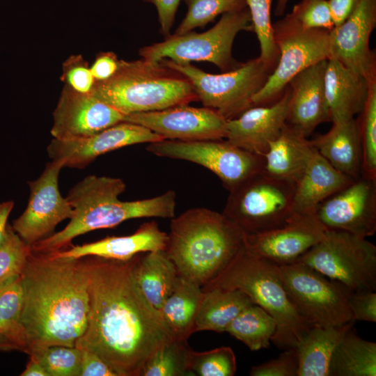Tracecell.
Returning <instances> with one entry per match:
<instances>
[{
    "instance_id": "cell-1",
    "label": "cell",
    "mask_w": 376,
    "mask_h": 376,
    "mask_svg": "<svg viewBox=\"0 0 376 376\" xmlns=\"http://www.w3.org/2000/svg\"><path fill=\"white\" fill-rule=\"evenodd\" d=\"M129 260L83 257L86 265L90 309L75 347L102 358L118 376H140L146 362L176 339L160 311L145 297Z\"/></svg>"
},
{
    "instance_id": "cell-2",
    "label": "cell",
    "mask_w": 376,
    "mask_h": 376,
    "mask_svg": "<svg viewBox=\"0 0 376 376\" xmlns=\"http://www.w3.org/2000/svg\"><path fill=\"white\" fill-rule=\"evenodd\" d=\"M21 278L24 352L52 345L75 346L86 329L90 309L84 258L31 251Z\"/></svg>"
},
{
    "instance_id": "cell-3",
    "label": "cell",
    "mask_w": 376,
    "mask_h": 376,
    "mask_svg": "<svg viewBox=\"0 0 376 376\" xmlns=\"http://www.w3.org/2000/svg\"><path fill=\"white\" fill-rule=\"evenodd\" d=\"M125 189V182L119 178L86 176L70 189L66 197L73 210L69 223L61 230L35 243L31 251L52 253L63 250L77 236L113 228L129 219L175 217L174 191L168 190L152 198L123 201L118 196Z\"/></svg>"
},
{
    "instance_id": "cell-4",
    "label": "cell",
    "mask_w": 376,
    "mask_h": 376,
    "mask_svg": "<svg viewBox=\"0 0 376 376\" xmlns=\"http://www.w3.org/2000/svg\"><path fill=\"white\" fill-rule=\"evenodd\" d=\"M245 233L223 213L196 207L173 217L165 252L178 274L205 287L244 246Z\"/></svg>"
},
{
    "instance_id": "cell-5",
    "label": "cell",
    "mask_w": 376,
    "mask_h": 376,
    "mask_svg": "<svg viewBox=\"0 0 376 376\" xmlns=\"http://www.w3.org/2000/svg\"><path fill=\"white\" fill-rule=\"evenodd\" d=\"M212 288L240 290L269 313L276 322L271 341L280 349L295 347L302 336L313 326L289 298L279 276V265L245 246L202 290Z\"/></svg>"
},
{
    "instance_id": "cell-6",
    "label": "cell",
    "mask_w": 376,
    "mask_h": 376,
    "mask_svg": "<svg viewBox=\"0 0 376 376\" xmlns=\"http://www.w3.org/2000/svg\"><path fill=\"white\" fill-rule=\"evenodd\" d=\"M125 115L198 101L191 81L161 60H120L116 72L95 83L91 93Z\"/></svg>"
},
{
    "instance_id": "cell-7",
    "label": "cell",
    "mask_w": 376,
    "mask_h": 376,
    "mask_svg": "<svg viewBox=\"0 0 376 376\" xmlns=\"http://www.w3.org/2000/svg\"><path fill=\"white\" fill-rule=\"evenodd\" d=\"M253 30L251 14L246 7L224 13L218 22L205 32L191 31L182 35H170L162 42L141 47L139 55L149 61L169 59L180 65L207 61L227 72L242 63L232 54L236 36L240 31Z\"/></svg>"
},
{
    "instance_id": "cell-8",
    "label": "cell",
    "mask_w": 376,
    "mask_h": 376,
    "mask_svg": "<svg viewBox=\"0 0 376 376\" xmlns=\"http://www.w3.org/2000/svg\"><path fill=\"white\" fill-rule=\"evenodd\" d=\"M295 187L261 171L229 191L222 213L246 234L279 228L293 216Z\"/></svg>"
},
{
    "instance_id": "cell-9",
    "label": "cell",
    "mask_w": 376,
    "mask_h": 376,
    "mask_svg": "<svg viewBox=\"0 0 376 376\" xmlns=\"http://www.w3.org/2000/svg\"><path fill=\"white\" fill-rule=\"evenodd\" d=\"M161 61L188 78L198 101L227 120L253 107V96L264 86L272 73L259 56L221 74L207 73L190 63L180 65L169 59Z\"/></svg>"
},
{
    "instance_id": "cell-10",
    "label": "cell",
    "mask_w": 376,
    "mask_h": 376,
    "mask_svg": "<svg viewBox=\"0 0 376 376\" xmlns=\"http://www.w3.org/2000/svg\"><path fill=\"white\" fill-rule=\"evenodd\" d=\"M352 292L375 291L376 246L367 238L327 230L299 260Z\"/></svg>"
},
{
    "instance_id": "cell-11",
    "label": "cell",
    "mask_w": 376,
    "mask_h": 376,
    "mask_svg": "<svg viewBox=\"0 0 376 376\" xmlns=\"http://www.w3.org/2000/svg\"><path fill=\"white\" fill-rule=\"evenodd\" d=\"M283 287L299 313L313 325L338 326L352 320V292L300 261L279 265Z\"/></svg>"
},
{
    "instance_id": "cell-12",
    "label": "cell",
    "mask_w": 376,
    "mask_h": 376,
    "mask_svg": "<svg viewBox=\"0 0 376 376\" xmlns=\"http://www.w3.org/2000/svg\"><path fill=\"white\" fill-rule=\"evenodd\" d=\"M272 25L279 61L264 86L253 96V106L274 103L295 75L329 58V30L302 29L284 17Z\"/></svg>"
},
{
    "instance_id": "cell-13",
    "label": "cell",
    "mask_w": 376,
    "mask_h": 376,
    "mask_svg": "<svg viewBox=\"0 0 376 376\" xmlns=\"http://www.w3.org/2000/svg\"><path fill=\"white\" fill-rule=\"evenodd\" d=\"M146 150L156 156L185 160L207 169L228 191L263 171L265 164L263 156L245 150L227 139H163L148 143Z\"/></svg>"
},
{
    "instance_id": "cell-14",
    "label": "cell",
    "mask_w": 376,
    "mask_h": 376,
    "mask_svg": "<svg viewBox=\"0 0 376 376\" xmlns=\"http://www.w3.org/2000/svg\"><path fill=\"white\" fill-rule=\"evenodd\" d=\"M63 168L61 162L52 160L36 180L28 182L27 206L12 228L31 246L51 235L58 224L72 216L71 205L59 190L58 178Z\"/></svg>"
},
{
    "instance_id": "cell-15",
    "label": "cell",
    "mask_w": 376,
    "mask_h": 376,
    "mask_svg": "<svg viewBox=\"0 0 376 376\" xmlns=\"http://www.w3.org/2000/svg\"><path fill=\"white\" fill-rule=\"evenodd\" d=\"M327 229L368 238L376 231V180L361 176L334 193L315 209Z\"/></svg>"
},
{
    "instance_id": "cell-16",
    "label": "cell",
    "mask_w": 376,
    "mask_h": 376,
    "mask_svg": "<svg viewBox=\"0 0 376 376\" xmlns=\"http://www.w3.org/2000/svg\"><path fill=\"white\" fill-rule=\"evenodd\" d=\"M125 122L141 125L164 139L181 141L226 137L228 120L210 108L181 104L159 111L127 114Z\"/></svg>"
},
{
    "instance_id": "cell-17",
    "label": "cell",
    "mask_w": 376,
    "mask_h": 376,
    "mask_svg": "<svg viewBox=\"0 0 376 376\" xmlns=\"http://www.w3.org/2000/svg\"><path fill=\"white\" fill-rule=\"evenodd\" d=\"M376 26V0H359L349 17L329 31V58L368 81L376 79L375 54L370 37Z\"/></svg>"
},
{
    "instance_id": "cell-18",
    "label": "cell",
    "mask_w": 376,
    "mask_h": 376,
    "mask_svg": "<svg viewBox=\"0 0 376 376\" xmlns=\"http://www.w3.org/2000/svg\"><path fill=\"white\" fill-rule=\"evenodd\" d=\"M163 139L144 126L124 121L86 137L53 138L47 151L51 160L61 162L63 167L82 169L107 152L128 146Z\"/></svg>"
},
{
    "instance_id": "cell-19",
    "label": "cell",
    "mask_w": 376,
    "mask_h": 376,
    "mask_svg": "<svg viewBox=\"0 0 376 376\" xmlns=\"http://www.w3.org/2000/svg\"><path fill=\"white\" fill-rule=\"evenodd\" d=\"M327 228L315 214L293 215L284 225L263 233L246 234L244 246L277 265L297 261L324 236Z\"/></svg>"
},
{
    "instance_id": "cell-20",
    "label": "cell",
    "mask_w": 376,
    "mask_h": 376,
    "mask_svg": "<svg viewBox=\"0 0 376 376\" xmlns=\"http://www.w3.org/2000/svg\"><path fill=\"white\" fill-rule=\"evenodd\" d=\"M125 116L92 94L64 86L53 112L50 133L58 139L86 137L124 122Z\"/></svg>"
},
{
    "instance_id": "cell-21",
    "label": "cell",
    "mask_w": 376,
    "mask_h": 376,
    "mask_svg": "<svg viewBox=\"0 0 376 376\" xmlns=\"http://www.w3.org/2000/svg\"><path fill=\"white\" fill-rule=\"evenodd\" d=\"M290 97L288 86L274 103L253 106L228 120L226 139L245 150L263 157L270 141L279 136L286 123Z\"/></svg>"
},
{
    "instance_id": "cell-22",
    "label": "cell",
    "mask_w": 376,
    "mask_h": 376,
    "mask_svg": "<svg viewBox=\"0 0 376 376\" xmlns=\"http://www.w3.org/2000/svg\"><path fill=\"white\" fill-rule=\"evenodd\" d=\"M327 60L301 71L288 85L290 97L286 123L306 137L320 124L331 122L324 93Z\"/></svg>"
},
{
    "instance_id": "cell-23",
    "label": "cell",
    "mask_w": 376,
    "mask_h": 376,
    "mask_svg": "<svg viewBox=\"0 0 376 376\" xmlns=\"http://www.w3.org/2000/svg\"><path fill=\"white\" fill-rule=\"evenodd\" d=\"M167 241L168 233L162 231L157 222L152 221L143 224L129 235L107 237L52 253L63 258H80L93 256L125 261L140 253L165 250Z\"/></svg>"
},
{
    "instance_id": "cell-24",
    "label": "cell",
    "mask_w": 376,
    "mask_h": 376,
    "mask_svg": "<svg viewBox=\"0 0 376 376\" xmlns=\"http://www.w3.org/2000/svg\"><path fill=\"white\" fill-rule=\"evenodd\" d=\"M370 81L340 62L327 60L324 93L331 123L354 118L361 112L368 97Z\"/></svg>"
},
{
    "instance_id": "cell-25",
    "label": "cell",
    "mask_w": 376,
    "mask_h": 376,
    "mask_svg": "<svg viewBox=\"0 0 376 376\" xmlns=\"http://www.w3.org/2000/svg\"><path fill=\"white\" fill-rule=\"evenodd\" d=\"M354 180L335 169L314 148L304 171L295 182L293 215L315 214L321 202Z\"/></svg>"
},
{
    "instance_id": "cell-26",
    "label": "cell",
    "mask_w": 376,
    "mask_h": 376,
    "mask_svg": "<svg viewBox=\"0 0 376 376\" xmlns=\"http://www.w3.org/2000/svg\"><path fill=\"white\" fill-rule=\"evenodd\" d=\"M312 146L335 169L352 178L362 176V153L357 119L332 123L325 134L311 140Z\"/></svg>"
},
{
    "instance_id": "cell-27",
    "label": "cell",
    "mask_w": 376,
    "mask_h": 376,
    "mask_svg": "<svg viewBox=\"0 0 376 376\" xmlns=\"http://www.w3.org/2000/svg\"><path fill=\"white\" fill-rule=\"evenodd\" d=\"M314 148L311 140L287 123L269 143L263 155V172L283 180L296 182L304 171Z\"/></svg>"
},
{
    "instance_id": "cell-28",
    "label": "cell",
    "mask_w": 376,
    "mask_h": 376,
    "mask_svg": "<svg viewBox=\"0 0 376 376\" xmlns=\"http://www.w3.org/2000/svg\"><path fill=\"white\" fill-rule=\"evenodd\" d=\"M355 320L338 326H312L299 339L297 376H329L333 354Z\"/></svg>"
},
{
    "instance_id": "cell-29",
    "label": "cell",
    "mask_w": 376,
    "mask_h": 376,
    "mask_svg": "<svg viewBox=\"0 0 376 376\" xmlns=\"http://www.w3.org/2000/svg\"><path fill=\"white\" fill-rule=\"evenodd\" d=\"M134 279L148 301L160 310L172 292L178 277L173 261L164 250L136 256L132 267Z\"/></svg>"
},
{
    "instance_id": "cell-30",
    "label": "cell",
    "mask_w": 376,
    "mask_h": 376,
    "mask_svg": "<svg viewBox=\"0 0 376 376\" xmlns=\"http://www.w3.org/2000/svg\"><path fill=\"white\" fill-rule=\"evenodd\" d=\"M203 293L197 283L178 275L172 292L159 310L177 340L187 341L195 333V321Z\"/></svg>"
},
{
    "instance_id": "cell-31",
    "label": "cell",
    "mask_w": 376,
    "mask_h": 376,
    "mask_svg": "<svg viewBox=\"0 0 376 376\" xmlns=\"http://www.w3.org/2000/svg\"><path fill=\"white\" fill-rule=\"evenodd\" d=\"M252 304L247 295L237 290L212 288L205 290L196 318L195 332H225L232 320Z\"/></svg>"
},
{
    "instance_id": "cell-32",
    "label": "cell",
    "mask_w": 376,
    "mask_h": 376,
    "mask_svg": "<svg viewBox=\"0 0 376 376\" xmlns=\"http://www.w3.org/2000/svg\"><path fill=\"white\" fill-rule=\"evenodd\" d=\"M376 343L349 329L331 357L329 376H375Z\"/></svg>"
},
{
    "instance_id": "cell-33",
    "label": "cell",
    "mask_w": 376,
    "mask_h": 376,
    "mask_svg": "<svg viewBox=\"0 0 376 376\" xmlns=\"http://www.w3.org/2000/svg\"><path fill=\"white\" fill-rule=\"evenodd\" d=\"M276 329L274 318L262 307L252 304L228 325L225 332L242 342L251 351L269 346Z\"/></svg>"
},
{
    "instance_id": "cell-34",
    "label": "cell",
    "mask_w": 376,
    "mask_h": 376,
    "mask_svg": "<svg viewBox=\"0 0 376 376\" xmlns=\"http://www.w3.org/2000/svg\"><path fill=\"white\" fill-rule=\"evenodd\" d=\"M24 303V289L21 276L0 287V331L19 348L25 351L20 323Z\"/></svg>"
},
{
    "instance_id": "cell-35",
    "label": "cell",
    "mask_w": 376,
    "mask_h": 376,
    "mask_svg": "<svg viewBox=\"0 0 376 376\" xmlns=\"http://www.w3.org/2000/svg\"><path fill=\"white\" fill-rule=\"evenodd\" d=\"M362 153V176L376 180V79L370 81L365 105L357 119Z\"/></svg>"
},
{
    "instance_id": "cell-36",
    "label": "cell",
    "mask_w": 376,
    "mask_h": 376,
    "mask_svg": "<svg viewBox=\"0 0 376 376\" xmlns=\"http://www.w3.org/2000/svg\"><path fill=\"white\" fill-rule=\"evenodd\" d=\"M251 17L253 31L260 44L259 57L272 72L277 65L279 53L271 22L272 0H245Z\"/></svg>"
},
{
    "instance_id": "cell-37",
    "label": "cell",
    "mask_w": 376,
    "mask_h": 376,
    "mask_svg": "<svg viewBox=\"0 0 376 376\" xmlns=\"http://www.w3.org/2000/svg\"><path fill=\"white\" fill-rule=\"evenodd\" d=\"M187 12L174 35H182L198 27H203L219 15L242 10L245 0H183Z\"/></svg>"
},
{
    "instance_id": "cell-38",
    "label": "cell",
    "mask_w": 376,
    "mask_h": 376,
    "mask_svg": "<svg viewBox=\"0 0 376 376\" xmlns=\"http://www.w3.org/2000/svg\"><path fill=\"white\" fill-rule=\"evenodd\" d=\"M187 341L175 339L161 347L145 364L142 376L191 375L187 368Z\"/></svg>"
},
{
    "instance_id": "cell-39",
    "label": "cell",
    "mask_w": 376,
    "mask_h": 376,
    "mask_svg": "<svg viewBox=\"0 0 376 376\" xmlns=\"http://www.w3.org/2000/svg\"><path fill=\"white\" fill-rule=\"evenodd\" d=\"M187 368L191 375L233 376L237 370L236 357L228 346L196 352L189 348Z\"/></svg>"
},
{
    "instance_id": "cell-40",
    "label": "cell",
    "mask_w": 376,
    "mask_h": 376,
    "mask_svg": "<svg viewBox=\"0 0 376 376\" xmlns=\"http://www.w3.org/2000/svg\"><path fill=\"white\" fill-rule=\"evenodd\" d=\"M29 355L43 367L48 376H80L81 351L75 346L52 345Z\"/></svg>"
},
{
    "instance_id": "cell-41",
    "label": "cell",
    "mask_w": 376,
    "mask_h": 376,
    "mask_svg": "<svg viewBox=\"0 0 376 376\" xmlns=\"http://www.w3.org/2000/svg\"><path fill=\"white\" fill-rule=\"evenodd\" d=\"M31 252V246L8 225L0 243V287L21 276Z\"/></svg>"
},
{
    "instance_id": "cell-42",
    "label": "cell",
    "mask_w": 376,
    "mask_h": 376,
    "mask_svg": "<svg viewBox=\"0 0 376 376\" xmlns=\"http://www.w3.org/2000/svg\"><path fill=\"white\" fill-rule=\"evenodd\" d=\"M284 18L302 29L330 31L334 27L328 0H301Z\"/></svg>"
},
{
    "instance_id": "cell-43",
    "label": "cell",
    "mask_w": 376,
    "mask_h": 376,
    "mask_svg": "<svg viewBox=\"0 0 376 376\" xmlns=\"http://www.w3.org/2000/svg\"><path fill=\"white\" fill-rule=\"evenodd\" d=\"M64 86L80 93L91 94L95 85L88 61L81 54L69 56L62 65Z\"/></svg>"
},
{
    "instance_id": "cell-44",
    "label": "cell",
    "mask_w": 376,
    "mask_h": 376,
    "mask_svg": "<svg viewBox=\"0 0 376 376\" xmlns=\"http://www.w3.org/2000/svg\"><path fill=\"white\" fill-rule=\"evenodd\" d=\"M298 355L296 347L284 350L278 357L252 366L251 376H297Z\"/></svg>"
},
{
    "instance_id": "cell-45",
    "label": "cell",
    "mask_w": 376,
    "mask_h": 376,
    "mask_svg": "<svg viewBox=\"0 0 376 376\" xmlns=\"http://www.w3.org/2000/svg\"><path fill=\"white\" fill-rule=\"evenodd\" d=\"M349 305L352 320L376 322V293L375 291L352 292Z\"/></svg>"
},
{
    "instance_id": "cell-46",
    "label": "cell",
    "mask_w": 376,
    "mask_h": 376,
    "mask_svg": "<svg viewBox=\"0 0 376 376\" xmlns=\"http://www.w3.org/2000/svg\"><path fill=\"white\" fill-rule=\"evenodd\" d=\"M120 60L112 52H102L97 54L90 66L95 83L111 78L118 70Z\"/></svg>"
},
{
    "instance_id": "cell-47",
    "label": "cell",
    "mask_w": 376,
    "mask_h": 376,
    "mask_svg": "<svg viewBox=\"0 0 376 376\" xmlns=\"http://www.w3.org/2000/svg\"><path fill=\"white\" fill-rule=\"evenodd\" d=\"M153 4L157 11L159 31L165 37L171 35L176 12L181 0H143Z\"/></svg>"
},
{
    "instance_id": "cell-48",
    "label": "cell",
    "mask_w": 376,
    "mask_h": 376,
    "mask_svg": "<svg viewBox=\"0 0 376 376\" xmlns=\"http://www.w3.org/2000/svg\"><path fill=\"white\" fill-rule=\"evenodd\" d=\"M80 376H118L116 372L95 353L81 350Z\"/></svg>"
},
{
    "instance_id": "cell-49",
    "label": "cell",
    "mask_w": 376,
    "mask_h": 376,
    "mask_svg": "<svg viewBox=\"0 0 376 376\" xmlns=\"http://www.w3.org/2000/svg\"><path fill=\"white\" fill-rule=\"evenodd\" d=\"M359 0H328L334 26L343 23L352 14Z\"/></svg>"
},
{
    "instance_id": "cell-50",
    "label": "cell",
    "mask_w": 376,
    "mask_h": 376,
    "mask_svg": "<svg viewBox=\"0 0 376 376\" xmlns=\"http://www.w3.org/2000/svg\"><path fill=\"white\" fill-rule=\"evenodd\" d=\"M13 207L14 202L12 201L0 202V243L6 236L8 226V219Z\"/></svg>"
},
{
    "instance_id": "cell-51",
    "label": "cell",
    "mask_w": 376,
    "mask_h": 376,
    "mask_svg": "<svg viewBox=\"0 0 376 376\" xmlns=\"http://www.w3.org/2000/svg\"><path fill=\"white\" fill-rule=\"evenodd\" d=\"M21 376H48L43 367L33 358L30 357L24 370Z\"/></svg>"
},
{
    "instance_id": "cell-52",
    "label": "cell",
    "mask_w": 376,
    "mask_h": 376,
    "mask_svg": "<svg viewBox=\"0 0 376 376\" xmlns=\"http://www.w3.org/2000/svg\"><path fill=\"white\" fill-rule=\"evenodd\" d=\"M19 350L18 346L0 331V351Z\"/></svg>"
},
{
    "instance_id": "cell-53",
    "label": "cell",
    "mask_w": 376,
    "mask_h": 376,
    "mask_svg": "<svg viewBox=\"0 0 376 376\" xmlns=\"http://www.w3.org/2000/svg\"><path fill=\"white\" fill-rule=\"evenodd\" d=\"M288 1L289 0H277L274 12L276 16H281L284 13Z\"/></svg>"
}]
</instances>
